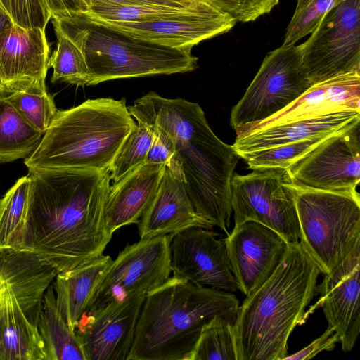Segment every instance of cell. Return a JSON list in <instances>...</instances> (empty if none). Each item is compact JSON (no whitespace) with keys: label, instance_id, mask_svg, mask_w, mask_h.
Instances as JSON below:
<instances>
[{"label":"cell","instance_id":"obj_1","mask_svg":"<svg viewBox=\"0 0 360 360\" xmlns=\"http://www.w3.org/2000/svg\"><path fill=\"white\" fill-rule=\"evenodd\" d=\"M28 175L25 214L13 248L37 254L58 273L103 255L113 234L104 218L109 171L57 169Z\"/></svg>","mask_w":360,"mask_h":360},{"label":"cell","instance_id":"obj_2","mask_svg":"<svg viewBox=\"0 0 360 360\" xmlns=\"http://www.w3.org/2000/svg\"><path fill=\"white\" fill-rule=\"evenodd\" d=\"M127 107L139 122L171 141L174 153L169 162L179 169L195 212L227 236L231 179L240 158L233 145L215 135L197 103L150 91Z\"/></svg>","mask_w":360,"mask_h":360},{"label":"cell","instance_id":"obj_3","mask_svg":"<svg viewBox=\"0 0 360 360\" xmlns=\"http://www.w3.org/2000/svg\"><path fill=\"white\" fill-rule=\"evenodd\" d=\"M321 271L300 243L288 244L269 278L239 305L233 327L237 360H283L304 322Z\"/></svg>","mask_w":360,"mask_h":360},{"label":"cell","instance_id":"obj_4","mask_svg":"<svg viewBox=\"0 0 360 360\" xmlns=\"http://www.w3.org/2000/svg\"><path fill=\"white\" fill-rule=\"evenodd\" d=\"M239 301L223 290L169 277L145 295L127 360H188L215 316L235 323Z\"/></svg>","mask_w":360,"mask_h":360},{"label":"cell","instance_id":"obj_5","mask_svg":"<svg viewBox=\"0 0 360 360\" xmlns=\"http://www.w3.org/2000/svg\"><path fill=\"white\" fill-rule=\"evenodd\" d=\"M125 98L88 99L57 110L35 150L25 158L29 172L108 170L136 126Z\"/></svg>","mask_w":360,"mask_h":360},{"label":"cell","instance_id":"obj_6","mask_svg":"<svg viewBox=\"0 0 360 360\" xmlns=\"http://www.w3.org/2000/svg\"><path fill=\"white\" fill-rule=\"evenodd\" d=\"M294 187L300 243L321 273L330 274L360 244L359 193Z\"/></svg>","mask_w":360,"mask_h":360},{"label":"cell","instance_id":"obj_7","mask_svg":"<svg viewBox=\"0 0 360 360\" xmlns=\"http://www.w3.org/2000/svg\"><path fill=\"white\" fill-rule=\"evenodd\" d=\"M86 31L84 54L88 86L103 82L193 71L198 58L192 49L170 48L134 39L120 32L72 15Z\"/></svg>","mask_w":360,"mask_h":360},{"label":"cell","instance_id":"obj_8","mask_svg":"<svg viewBox=\"0 0 360 360\" xmlns=\"http://www.w3.org/2000/svg\"><path fill=\"white\" fill-rule=\"evenodd\" d=\"M312 85L304 68L302 44H282L269 52L232 108L230 124L236 136L281 111Z\"/></svg>","mask_w":360,"mask_h":360},{"label":"cell","instance_id":"obj_9","mask_svg":"<svg viewBox=\"0 0 360 360\" xmlns=\"http://www.w3.org/2000/svg\"><path fill=\"white\" fill-rule=\"evenodd\" d=\"M231 202L234 226L248 221L262 224L288 244L300 242L295 187L285 169H254L233 175Z\"/></svg>","mask_w":360,"mask_h":360},{"label":"cell","instance_id":"obj_10","mask_svg":"<svg viewBox=\"0 0 360 360\" xmlns=\"http://www.w3.org/2000/svg\"><path fill=\"white\" fill-rule=\"evenodd\" d=\"M302 44L303 65L314 85L360 72V0L330 9Z\"/></svg>","mask_w":360,"mask_h":360},{"label":"cell","instance_id":"obj_11","mask_svg":"<svg viewBox=\"0 0 360 360\" xmlns=\"http://www.w3.org/2000/svg\"><path fill=\"white\" fill-rule=\"evenodd\" d=\"M172 234L140 239L112 259L84 313L97 311L112 302L146 295L163 284L172 273Z\"/></svg>","mask_w":360,"mask_h":360},{"label":"cell","instance_id":"obj_12","mask_svg":"<svg viewBox=\"0 0 360 360\" xmlns=\"http://www.w3.org/2000/svg\"><path fill=\"white\" fill-rule=\"evenodd\" d=\"M285 169L297 187L356 189L360 182V122L330 135Z\"/></svg>","mask_w":360,"mask_h":360},{"label":"cell","instance_id":"obj_13","mask_svg":"<svg viewBox=\"0 0 360 360\" xmlns=\"http://www.w3.org/2000/svg\"><path fill=\"white\" fill-rule=\"evenodd\" d=\"M57 274L32 252L0 249V329L22 316L38 321L44 292Z\"/></svg>","mask_w":360,"mask_h":360},{"label":"cell","instance_id":"obj_14","mask_svg":"<svg viewBox=\"0 0 360 360\" xmlns=\"http://www.w3.org/2000/svg\"><path fill=\"white\" fill-rule=\"evenodd\" d=\"M200 227L172 234L170 265L173 276L229 292L238 290L224 238Z\"/></svg>","mask_w":360,"mask_h":360},{"label":"cell","instance_id":"obj_15","mask_svg":"<svg viewBox=\"0 0 360 360\" xmlns=\"http://www.w3.org/2000/svg\"><path fill=\"white\" fill-rule=\"evenodd\" d=\"M146 295L112 302L84 313L75 333L85 360H127Z\"/></svg>","mask_w":360,"mask_h":360},{"label":"cell","instance_id":"obj_16","mask_svg":"<svg viewBox=\"0 0 360 360\" xmlns=\"http://www.w3.org/2000/svg\"><path fill=\"white\" fill-rule=\"evenodd\" d=\"M224 240L238 290L245 296L269 278L288 247L276 232L253 221L234 226Z\"/></svg>","mask_w":360,"mask_h":360},{"label":"cell","instance_id":"obj_17","mask_svg":"<svg viewBox=\"0 0 360 360\" xmlns=\"http://www.w3.org/2000/svg\"><path fill=\"white\" fill-rule=\"evenodd\" d=\"M50 48L45 30L15 24L0 32V91H46Z\"/></svg>","mask_w":360,"mask_h":360},{"label":"cell","instance_id":"obj_18","mask_svg":"<svg viewBox=\"0 0 360 360\" xmlns=\"http://www.w3.org/2000/svg\"><path fill=\"white\" fill-rule=\"evenodd\" d=\"M83 18L134 39L178 49H193L200 42L230 31L235 20L218 8L183 18L148 22H112Z\"/></svg>","mask_w":360,"mask_h":360},{"label":"cell","instance_id":"obj_19","mask_svg":"<svg viewBox=\"0 0 360 360\" xmlns=\"http://www.w3.org/2000/svg\"><path fill=\"white\" fill-rule=\"evenodd\" d=\"M360 244L316 285L321 295L314 309L322 307L328 327L337 333L344 352L354 347L360 333Z\"/></svg>","mask_w":360,"mask_h":360},{"label":"cell","instance_id":"obj_20","mask_svg":"<svg viewBox=\"0 0 360 360\" xmlns=\"http://www.w3.org/2000/svg\"><path fill=\"white\" fill-rule=\"evenodd\" d=\"M136 224L140 239L174 234L193 227H214L195 212L181 174L172 162L166 165L157 192Z\"/></svg>","mask_w":360,"mask_h":360},{"label":"cell","instance_id":"obj_21","mask_svg":"<svg viewBox=\"0 0 360 360\" xmlns=\"http://www.w3.org/2000/svg\"><path fill=\"white\" fill-rule=\"evenodd\" d=\"M347 110L360 112V72L342 75L312 85L285 108L245 133L282 122Z\"/></svg>","mask_w":360,"mask_h":360},{"label":"cell","instance_id":"obj_22","mask_svg":"<svg viewBox=\"0 0 360 360\" xmlns=\"http://www.w3.org/2000/svg\"><path fill=\"white\" fill-rule=\"evenodd\" d=\"M165 167V164L143 162L110 186L104 218L112 233L139 222L157 192Z\"/></svg>","mask_w":360,"mask_h":360},{"label":"cell","instance_id":"obj_23","mask_svg":"<svg viewBox=\"0 0 360 360\" xmlns=\"http://www.w3.org/2000/svg\"><path fill=\"white\" fill-rule=\"evenodd\" d=\"M359 122L360 112L354 110L292 120L236 136L233 146L239 155L243 153L332 134Z\"/></svg>","mask_w":360,"mask_h":360},{"label":"cell","instance_id":"obj_24","mask_svg":"<svg viewBox=\"0 0 360 360\" xmlns=\"http://www.w3.org/2000/svg\"><path fill=\"white\" fill-rule=\"evenodd\" d=\"M112 261L111 257L103 254L74 268L58 272L53 281L57 309L72 332Z\"/></svg>","mask_w":360,"mask_h":360},{"label":"cell","instance_id":"obj_25","mask_svg":"<svg viewBox=\"0 0 360 360\" xmlns=\"http://www.w3.org/2000/svg\"><path fill=\"white\" fill-rule=\"evenodd\" d=\"M52 20L57 47L49 62V67L53 68L51 82L88 86L89 71L84 54L85 29L72 15Z\"/></svg>","mask_w":360,"mask_h":360},{"label":"cell","instance_id":"obj_26","mask_svg":"<svg viewBox=\"0 0 360 360\" xmlns=\"http://www.w3.org/2000/svg\"><path fill=\"white\" fill-rule=\"evenodd\" d=\"M37 329L46 360H85L75 333L70 329L57 309L52 283L43 297Z\"/></svg>","mask_w":360,"mask_h":360},{"label":"cell","instance_id":"obj_27","mask_svg":"<svg viewBox=\"0 0 360 360\" xmlns=\"http://www.w3.org/2000/svg\"><path fill=\"white\" fill-rule=\"evenodd\" d=\"M216 8L207 0L192 6L143 5L93 6L80 14L90 18L112 22H148L183 18L204 13Z\"/></svg>","mask_w":360,"mask_h":360},{"label":"cell","instance_id":"obj_28","mask_svg":"<svg viewBox=\"0 0 360 360\" xmlns=\"http://www.w3.org/2000/svg\"><path fill=\"white\" fill-rule=\"evenodd\" d=\"M43 135L18 113L6 96L0 98V162L28 157Z\"/></svg>","mask_w":360,"mask_h":360},{"label":"cell","instance_id":"obj_29","mask_svg":"<svg viewBox=\"0 0 360 360\" xmlns=\"http://www.w3.org/2000/svg\"><path fill=\"white\" fill-rule=\"evenodd\" d=\"M37 322L22 316L0 329V360H46Z\"/></svg>","mask_w":360,"mask_h":360},{"label":"cell","instance_id":"obj_30","mask_svg":"<svg viewBox=\"0 0 360 360\" xmlns=\"http://www.w3.org/2000/svg\"><path fill=\"white\" fill-rule=\"evenodd\" d=\"M234 322L215 316L202 328L188 360H237Z\"/></svg>","mask_w":360,"mask_h":360},{"label":"cell","instance_id":"obj_31","mask_svg":"<svg viewBox=\"0 0 360 360\" xmlns=\"http://www.w3.org/2000/svg\"><path fill=\"white\" fill-rule=\"evenodd\" d=\"M30 176H22L0 200V249L13 248L22 226L30 188Z\"/></svg>","mask_w":360,"mask_h":360},{"label":"cell","instance_id":"obj_32","mask_svg":"<svg viewBox=\"0 0 360 360\" xmlns=\"http://www.w3.org/2000/svg\"><path fill=\"white\" fill-rule=\"evenodd\" d=\"M332 134L318 136L269 148L243 153L239 154V156L247 162L248 168L252 170L269 168L287 169Z\"/></svg>","mask_w":360,"mask_h":360},{"label":"cell","instance_id":"obj_33","mask_svg":"<svg viewBox=\"0 0 360 360\" xmlns=\"http://www.w3.org/2000/svg\"><path fill=\"white\" fill-rule=\"evenodd\" d=\"M155 134L151 127L139 122L125 139L109 169L113 182L145 162Z\"/></svg>","mask_w":360,"mask_h":360},{"label":"cell","instance_id":"obj_34","mask_svg":"<svg viewBox=\"0 0 360 360\" xmlns=\"http://www.w3.org/2000/svg\"><path fill=\"white\" fill-rule=\"evenodd\" d=\"M18 113L35 129L44 134L57 112L47 91H17L6 96Z\"/></svg>","mask_w":360,"mask_h":360},{"label":"cell","instance_id":"obj_35","mask_svg":"<svg viewBox=\"0 0 360 360\" xmlns=\"http://www.w3.org/2000/svg\"><path fill=\"white\" fill-rule=\"evenodd\" d=\"M345 0H297L294 14L286 28L283 44H295L311 34L324 15Z\"/></svg>","mask_w":360,"mask_h":360},{"label":"cell","instance_id":"obj_36","mask_svg":"<svg viewBox=\"0 0 360 360\" xmlns=\"http://www.w3.org/2000/svg\"><path fill=\"white\" fill-rule=\"evenodd\" d=\"M13 22L23 28L45 30L51 13L44 0H0Z\"/></svg>","mask_w":360,"mask_h":360},{"label":"cell","instance_id":"obj_37","mask_svg":"<svg viewBox=\"0 0 360 360\" xmlns=\"http://www.w3.org/2000/svg\"><path fill=\"white\" fill-rule=\"evenodd\" d=\"M236 22L255 21L269 13L280 0H207Z\"/></svg>","mask_w":360,"mask_h":360},{"label":"cell","instance_id":"obj_38","mask_svg":"<svg viewBox=\"0 0 360 360\" xmlns=\"http://www.w3.org/2000/svg\"><path fill=\"white\" fill-rule=\"evenodd\" d=\"M339 338L334 330L328 327L325 332L309 345L290 355H287L283 360H306L314 357L323 351L333 350Z\"/></svg>","mask_w":360,"mask_h":360},{"label":"cell","instance_id":"obj_39","mask_svg":"<svg viewBox=\"0 0 360 360\" xmlns=\"http://www.w3.org/2000/svg\"><path fill=\"white\" fill-rule=\"evenodd\" d=\"M154 132L155 136L148 152L145 162L167 165L174 153L173 145L165 135L156 131Z\"/></svg>","mask_w":360,"mask_h":360},{"label":"cell","instance_id":"obj_40","mask_svg":"<svg viewBox=\"0 0 360 360\" xmlns=\"http://www.w3.org/2000/svg\"><path fill=\"white\" fill-rule=\"evenodd\" d=\"M88 8L93 6L120 5H166V6H192L202 3L205 0H84Z\"/></svg>","mask_w":360,"mask_h":360},{"label":"cell","instance_id":"obj_41","mask_svg":"<svg viewBox=\"0 0 360 360\" xmlns=\"http://www.w3.org/2000/svg\"><path fill=\"white\" fill-rule=\"evenodd\" d=\"M52 18L68 17L84 13L88 6L84 0H44Z\"/></svg>","mask_w":360,"mask_h":360},{"label":"cell","instance_id":"obj_42","mask_svg":"<svg viewBox=\"0 0 360 360\" xmlns=\"http://www.w3.org/2000/svg\"><path fill=\"white\" fill-rule=\"evenodd\" d=\"M14 23L0 4V32L12 26Z\"/></svg>","mask_w":360,"mask_h":360},{"label":"cell","instance_id":"obj_43","mask_svg":"<svg viewBox=\"0 0 360 360\" xmlns=\"http://www.w3.org/2000/svg\"><path fill=\"white\" fill-rule=\"evenodd\" d=\"M5 96H6L3 93H1V91H0V98L5 97Z\"/></svg>","mask_w":360,"mask_h":360}]
</instances>
